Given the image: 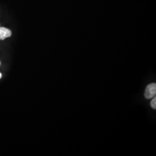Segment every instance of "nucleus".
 Masks as SVG:
<instances>
[{"instance_id":"1","label":"nucleus","mask_w":156,"mask_h":156,"mask_svg":"<svg viewBox=\"0 0 156 156\" xmlns=\"http://www.w3.org/2000/svg\"><path fill=\"white\" fill-rule=\"evenodd\" d=\"M156 94V84L151 83L148 84L145 89V98L146 99H151V98L154 97Z\"/></svg>"},{"instance_id":"2","label":"nucleus","mask_w":156,"mask_h":156,"mask_svg":"<svg viewBox=\"0 0 156 156\" xmlns=\"http://www.w3.org/2000/svg\"><path fill=\"white\" fill-rule=\"evenodd\" d=\"M12 35V31L8 28L0 27V39L4 40Z\"/></svg>"},{"instance_id":"3","label":"nucleus","mask_w":156,"mask_h":156,"mask_svg":"<svg viewBox=\"0 0 156 156\" xmlns=\"http://www.w3.org/2000/svg\"><path fill=\"white\" fill-rule=\"evenodd\" d=\"M151 108H153V109H156V97H154L152 101H151Z\"/></svg>"},{"instance_id":"4","label":"nucleus","mask_w":156,"mask_h":156,"mask_svg":"<svg viewBox=\"0 0 156 156\" xmlns=\"http://www.w3.org/2000/svg\"><path fill=\"white\" fill-rule=\"evenodd\" d=\"M1 77H2V74L0 73V79L1 78Z\"/></svg>"},{"instance_id":"5","label":"nucleus","mask_w":156,"mask_h":156,"mask_svg":"<svg viewBox=\"0 0 156 156\" xmlns=\"http://www.w3.org/2000/svg\"><path fill=\"white\" fill-rule=\"evenodd\" d=\"M0 66H1V62H0Z\"/></svg>"}]
</instances>
